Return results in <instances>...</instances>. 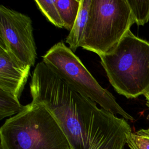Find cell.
Instances as JSON below:
<instances>
[{
    "instance_id": "cell-1",
    "label": "cell",
    "mask_w": 149,
    "mask_h": 149,
    "mask_svg": "<svg viewBox=\"0 0 149 149\" xmlns=\"http://www.w3.org/2000/svg\"><path fill=\"white\" fill-rule=\"evenodd\" d=\"M3 149H71L58 122L40 102L31 101L0 129Z\"/></svg>"
},
{
    "instance_id": "cell-2",
    "label": "cell",
    "mask_w": 149,
    "mask_h": 149,
    "mask_svg": "<svg viewBox=\"0 0 149 149\" xmlns=\"http://www.w3.org/2000/svg\"><path fill=\"white\" fill-rule=\"evenodd\" d=\"M101 64L115 90L127 98L149 90V42L129 30L108 52L100 55Z\"/></svg>"
},
{
    "instance_id": "cell-3",
    "label": "cell",
    "mask_w": 149,
    "mask_h": 149,
    "mask_svg": "<svg viewBox=\"0 0 149 149\" xmlns=\"http://www.w3.org/2000/svg\"><path fill=\"white\" fill-rule=\"evenodd\" d=\"M134 20L127 0H91L79 47L98 56L112 49Z\"/></svg>"
},
{
    "instance_id": "cell-4",
    "label": "cell",
    "mask_w": 149,
    "mask_h": 149,
    "mask_svg": "<svg viewBox=\"0 0 149 149\" xmlns=\"http://www.w3.org/2000/svg\"><path fill=\"white\" fill-rule=\"evenodd\" d=\"M42 61L77 92L99 104L102 108L123 118H134L118 104L115 97L101 87L80 59L63 42L53 45L42 57Z\"/></svg>"
},
{
    "instance_id": "cell-5",
    "label": "cell",
    "mask_w": 149,
    "mask_h": 149,
    "mask_svg": "<svg viewBox=\"0 0 149 149\" xmlns=\"http://www.w3.org/2000/svg\"><path fill=\"white\" fill-rule=\"evenodd\" d=\"M0 41L20 61L34 65L37 49L30 17L1 5Z\"/></svg>"
},
{
    "instance_id": "cell-6",
    "label": "cell",
    "mask_w": 149,
    "mask_h": 149,
    "mask_svg": "<svg viewBox=\"0 0 149 149\" xmlns=\"http://www.w3.org/2000/svg\"><path fill=\"white\" fill-rule=\"evenodd\" d=\"M30 66L20 61L0 41V89L19 98L30 74Z\"/></svg>"
},
{
    "instance_id": "cell-7",
    "label": "cell",
    "mask_w": 149,
    "mask_h": 149,
    "mask_svg": "<svg viewBox=\"0 0 149 149\" xmlns=\"http://www.w3.org/2000/svg\"><path fill=\"white\" fill-rule=\"evenodd\" d=\"M91 0H81L80 10L73 26L67 36L65 42L69 45V48L74 52L79 45L86 28L88 11Z\"/></svg>"
},
{
    "instance_id": "cell-8",
    "label": "cell",
    "mask_w": 149,
    "mask_h": 149,
    "mask_svg": "<svg viewBox=\"0 0 149 149\" xmlns=\"http://www.w3.org/2000/svg\"><path fill=\"white\" fill-rule=\"evenodd\" d=\"M81 0H55L63 27L70 31L77 17Z\"/></svg>"
},
{
    "instance_id": "cell-9",
    "label": "cell",
    "mask_w": 149,
    "mask_h": 149,
    "mask_svg": "<svg viewBox=\"0 0 149 149\" xmlns=\"http://www.w3.org/2000/svg\"><path fill=\"white\" fill-rule=\"evenodd\" d=\"M15 95L0 89V119L15 115L21 112L24 106L20 104Z\"/></svg>"
},
{
    "instance_id": "cell-10",
    "label": "cell",
    "mask_w": 149,
    "mask_h": 149,
    "mask_svg": "<svg viewBox=\"0 0 149 149\" xmlns=\"http://www.w3.org/2000/svg\"><path fill=\"white\" fill-rule=\"evenodd\" d=\"M134 23L143 26L149 20V1L127 0Z\"/></svg>"
},
{
    "instance_id": "cell-11",
    "label": "cell",
    "mask_w": 149,
    "mask_h": 149,
    "mask_svg": "<svg viewBox=\"0 0 149 149\" xmlns=\"http://www.w3.org/2000/svg\"><path fill=\"white\" fill-rule=\"evenodd\" d=\"M34 2L40 11L50 22L59 28L63 27L62 21L55 4V0H36Z\"/></svg>"
},
{
    "instance_id": "cell-12",
    "label": "cell",
    "mask_w": 149,
    "mask_h": 149,
    "mask_svg": "<svg viewBox=\"0 0 149 149\" xmlns=\"http://www.w3.org/2000/svg\"><path fill=\"white\" fill-rule=\"evenodd\" d=\"M126 143L130 149H149V128L129 133Z\"/></svg>"
},
{
    "instance_id": "cell-13",
    "label": "cell",
    "mask_w": 149,
    "mask_h": 149,
    "mask_svg": "<svg viewBox=\"0 0 149 149\" xmlns=\"http://www.w3.org/2000/svg\"><path fill=\"white\" fill-rule=\"evenodd\" d=\"M146 98V100L147 101V104L149 106V90L144 95Z\"/></svg>"
},
{
    "instance_id": "cell-14",
    "label": "cell",
    "mask_w": 149,
    "mask_h": 149,
    "mask_svg": "<svg viewBox=\"0 0 149 149\" xmlns=\"http://www.w3.org/2000/svg\"><path fill=\"white\" fill-rule=\"evenodd\" d=\"M0 149H3L1 146H0Z\"/></svg>"
}]
</instances>
